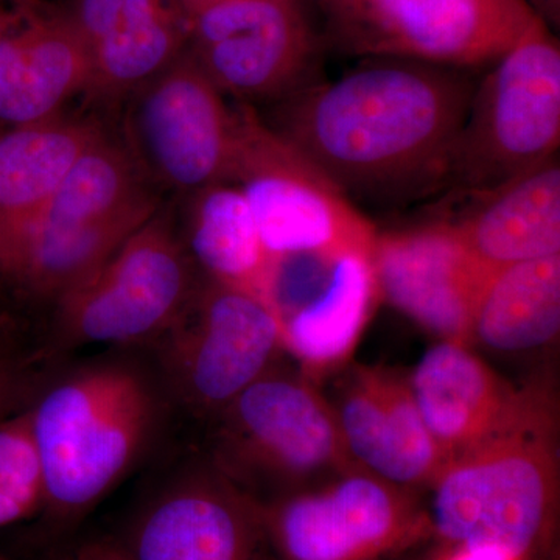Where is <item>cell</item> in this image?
<instances>
[{
  "label": "cell",
  "instance_id": "obj_1",
  "mask_svg": "<svg viewBox=\"0 0 560 560\" xmlns=\"http://www.w3.org/2000/svg\"><path fill=\"white\" fill-rule=\"evenodd\" d=\"M475 86L464 69L368 58L283 98L270 125L350 201L419 200L444 190Z\"/></svg>",
  "mask_w": 560,
  "mask_h": 560
},
{
  "label": "cell",
  "instance_id": "obj_2",
  "mask_svg": "<svg viewBox=\"0 0 560 560\" xmlns=\"http://www.w3.org/2000/svg\"><path fill=\"white\" fill-rule=\"evenodd\" d=\"M430 489L431 530L445 547H493L529 560L558 503L555 399L540 386L522 389L506 418L448 460Z\"/></svg>",
  "mask_w": 560,
  "mask_h": 560
},
{
  "label": "cell",
  "instance_id": "obj_3",
  "mask_svg": "<svg viewBox=\"0 0 560 560\" xmlns=\"http://www.w3.org/2000/svg\"><path fill=\"white\" fill-rule=\"evenodd\" d=\"M43 463L44 511L80 517L125 477L153 430L149 382L127 364H95L51 386L31 410Z\"/></svg>",
  "mask_w": 560,
  "mask_h": 560
},
{
  "label": "cell",
  "instance_id": "obj_4",
  "mask_svg": "<svg viewBox=\"0 0 560 560\" xmlns=\"http://www.w3.org/2000/svg\"><path fill=\"white\" fill-rule=\"evenodd\" d=\"M478 81L444 190L474 198L539 167L560 143V46L539 16Z\"/></svg>",
  "mask_w": 560,
  "mask_h": 560
},
{
  "label": "cell",
  "instance_id": "obj_5",
  "mask_svg": "<svg viewBox=\"0 0 560 560\" xmlns=\"http://www.w3.org/2000/svg\"><path fill=\"white\" fill-rule=\"evenodd\" d=\"M215 418L213 469L253 499L259 490L272 499L359 470L334 407L305 375L275 366Z\"/></svg>",
  "mask_w": 560,
  "mask_h": 560
},
{
  "label": "cell",
  "instance_id": "obj_6",
  "mask_svg": "<svg viewBox=\"0 0 560 560\" xmlns=\"http://www.w3.org/2000/svg\"><path fill=\"white\" fill-rule=\"evenodd\" d=\"M234 106L230 183L248 200L271 259L372 250L378 231L355 202L253 106Z\"/></svg>",
  "mask_w": 560,
  "mask_h": 560
},
{
  "label": "cell",
  "instance_id": "obj_7",
  "mask_svg": "<svg viewBox=\"0 0 560 560\" xmlns=\"http://www.w3.org/2000/svg\"><path fill=\"white\" fill-rule=\"evenodd\" d=\"M257 501L267 560H386L433 537L415 492L361 469Z\"/></svg>",
  "mask_w": 560,
  "mask_h": 560
},
{
  "label": "cell",
  "instance_id": "obj_8",
  "mask_svg": "<svg viewBox=\"0 0 560 560\" xmlns=\"http://www.w3.org/2000/svg\"><path fill=\"white\" fill-rule=\"evenodd\" d=\"M200 278L175 219L162 206L55 304L58 337L73 346L156 340L183 311Z\"/></svg>",
  "mask_w": 560,
  "mask_h": 560
},
{
  "label": "cell",
  "instance_id": "obj_9",
  "mask_svg": "<svg viewBox=\"0 0 560 560\" xmlns=\"http://www.w3.org/2000/svg\"><path fill=\"white\" fill-rule=\"evenodd\" d=\"M348 54L445 68L493 65L537 14L528 0H319Z\"/></svg>",
  "mask_w": 560,
  "mask_h": 560
},
{
  "label": "cell",
  "instance_id": "obj_10",
  "mask_svg": "<svg viewBox=\"0 0 560 560\" xmlns=\"http://www.w3.org/2000/svg\"><path fill=\"white\" fill-rule=\"evenodd\" d=\"M124 140L151 186L184 197L231 179L235 106L189 51L125 101Z\"/></svg>",
  "mask_w": 560,
  "mask_h": 560
},
{
  "label": "cell",
  "instance_id": "obj_11",
  "mask_svg": "<svg viewBox=\"0 0 560 560\" xmlns=\"http://www.w3.org/2000/svg\"><path fill=\"white\" fill-rule=\"evenodd\" d=\"M156 341L179 400L212 416L271 371L283 350L279 320L267 302L206 278Z\"/></svg>",
  "mask_w": 560,
  "mask_h": 560
},
{
  "label": "cell",
  "instance_id": "obj_12",
  "mask_svg": "<svg viewBox=\"0 0 560 560\" xmlns=\"http://www.w3.org/2000/svg\"><path fill=\"white\" fill-rule=\"evenodd\" d=\"M189 16L187 51L224 97L254 108L315 83L319 39L300 0H212Z\"/></svg>",
  "mask_w": 560,
  "mask_h": 560
},
{
  "label": "cell",
  "instance_id": "obj_13",
  "mask_svg": "<svg viewBox=\"0 0 560 560\" xmlns=\"http://www.w3.org/2000/svg\"><path fill=\"white\" fill-rule=\"evenodd\" d=\"M378 300L372 250H350L280 268L270 304L283 349L315 381L349 360Z\"/></svg>",
  "mask_w": 560,
  "mask_h": 560
},
{
  "label": "cell",
  "instance_id": "obj_14",
  "mask_svg": "<svg viewBox=\"0 0 560 560\" xmlns=\"http://www.w3.org/2000/svg\"><path fill=\"white\" fill-rule=\"evenodd\" d=\"M372 267L381 298L438 335L471 346V316L490 272L460 245L447 221L377 232Z\"/></svg>",
  "mask_w": 560,
  "mask_h": 560
},
{
  "label": "cell",
  "instance_id": "obj_15",
  "mask_svg": "<svg viewBox=\"0 0 560 560\" xmlns=\"http://www.w3.org/2000/svg\"><path fill=\"white\" fill-rule=\"evenodd\" d=\"M124 547L132 560H267L259 501L215 469L158 493Z\"/></svg>",
  "mask_w": 560,
  "mask_h": 560
},
{
  "label": "cell",
  "instance_id": "obj_16",
  "mask_svg": "<svg viewBox=\"0 0 560 560\" xmlns=\"http://www.w3.org/2000/svg\"><path fill=\"white\" fill-rule=\"evenodd\" d=\"M334 407L359 469L410 490L431 488L448 459L431 436L410 382L382 366H357Z\"/></svg>",
  "mask_w": 560,
  "mask_h": 560
},
{
  "label": "cell",
  "instance_id": "obj_17",
  "mask_svg": "<svg viewBox=\"0 0 560 560\" xmlns=\"http://www.w3.org/2000/svg\"><path fill=\"white\" fill-rule=\"evenodd\" d=\"M90 84V50L65 10L16 0L0 36V131L65 114Z\"/></svg>",
  "mask_w": 560,
  "mask_h": 560
},
{
  "label": "cell",
  "instance_id": "obj_18",
  "mask_svg": "<svg viewBox=\"0 0 560 560\" xmlns=\"http://www.w3.org/2000/svg\"><path fill=\"white\" fill-rule=\"evenodd\" d=\"M470 201L458 219L445 221L486 270L560 256L558 154Z\"/></svg>",
  "mask_w": 560,
  "mask_h": 560
},
{
  "label": "cell",
  "instance_id": "obj_19",
  "mask_svg": "<svg viewBox=\"0 0 560 560\" xmlns=\"http://www.w3.org/2000/svg\"><path fill=\"white\" fill-rule=\"evenodd\" d=\"M408 382L427 429L448 460L488 436L522 390L508 385L470 346L447 340L427 350Z\"/></svg>",
  "mask_w": 560,
  "mask_h": 560
},
{
  "label": "cell",
  "instance_id": "obj_20",
  "mask_svg": "<svg viewBox=\"0 0 560 560\" xmlns=\"http://www.w3.org/2000/svg\"><path fill=\"white\" fill-rule=\"evenodd\" d=\"M105 130L95 119L60 114L0 131V260L36 223L66 173Z\"/></svg>",
  "mask_w": 560,
  "mask_h": 560
},
{
  "label": "cell",
  "instance_id": "obj_21",
  "mask_svg": "<svg viewBox=\"0 0 560 560\" xmlns=\"http://www.w3.org/2000/svg\"><path fill=\"white\" fill-rule=\"evenodd\" d=\"M180 198L176 230L197 271L265 301L271 257L238 186L223 180Z\"/></svg>",
  "mask_w": 560,
  "mask_h": 560
},
{
  "label": "cell",
  "instance_id": "obj_22",
  "mask_svg": "<svg viewBox=\"0 0 560 560\" xmlns=\"http://www.w3.org/2000/svg\"><path fill=\"white\" fill-rule=\"evenodd\" d=\"M560 330V256L492 271L471 316V345L521 352L550 345Z\"/></svg>",
  "mask_w": 560,
  "mask_h": 560
},
{
  "label": "cell",
  "instance_id": "obj_23",
  "mask_svg": "<svg viewBox=\"0 0 560 560\" xmlns=\"http://www.w3.org/2000/svg\"><path fill=\"white\" fill-rule=\"evenodd\" d=\"M190 16L183 0L121 24L88 47V97L125 102L173 65L189 43Z\"/></svg>",
  "mask_w": 560,
  "mask_h": 560
},
{
  "label": "cell",
  "instance_id": "obj_24",
  "mask_svg": "<svg viewBox=\"0 0 560 560\" xmlns=\"http://www.w3.org/2000/svg\"><path fill=\"white\" fill-rule=\"evenodd\" d=\"M43 463L31 410L0 420V529L43 511Z\"/></svg>",
  "mask_w": 560,
  "mask_h": 560
},
{
  "label": "cell",
  "instance_id": "obj_25",
  "mask_svg": "<svg viewBox=\"0 0 560 560\" xmlns=\"http://www.w3.org/2000/svg\"><path fill=\"white\" fill-rule=\"evenodd\" d=\"M175 2L179 0H70L62 10L90 47L125 22Z\"/></svg>",
  "mask_w": 560,
  "mask_h": 560
},
{
  "label": "cell",
  "instance_id": "obj_26",
  "mask_svg": "<svg viewBox=\"0 0 560 560\" xmlns=\"http://www.w3.org/2000/svg\"><path fill=\"white\" fill-rule=\"evenodd\" d=\"M430 560H523L511 552L493 547H447Z\"/></svg>",
  "mask_w": 560,
  "mask_h": 560
},
{
  "label": "cell",
  "instance_id": "obj_27",
  "mask_svg": "<svg viewBox=\"0 0 560 560\" xmlns=\"http://www.w3.org/2000/svg\"><path fill=\"white\" fill-rule=\"evenodd\" d=\"M75 560H132L124 545L110 540L91 541L77 552Z\"/></svg>",
  "mask_w": 560,
  "mask_h": 560
},
{
  "label": "cell",
  "instance_id": "obj_28",
  "mask_svg": "<svg viewBox=\"0 0 560 560\" xmlns=\"http://www.w3.org/2000/svg\"><path fill=\"white\" fill-rule=\"evenodd\" d=\"M530 9L548 27H558L560 20V0H528Z\"/></svg>",
  "mask_w": 560,
  "mask_h": 560
},
{
  "label": "cell",
  "instance_id": "obj_29",
  "mask_svg": "<svg viewBox=\"0 0 560 560\" xmlns=\"http://www.w3.org/2000/svg\"><path fill=\"white\" fill-rule=\"evenodd\" d=\"M11 393H13V374L5 364L0 363V412L5 408Z\"/></svg>",
  "mask_w": 560,
  "mask_h": 560
},
{
  "label": "cell",
  "instance_id": "obj_30",
  "mask_svg": "<svg viewBox=\"0 0 560 560\" xmlns=\"http://www.w3.org/2000/svg\"><path fill=\"white\" fill-rule=\"evenodd\" d=\"M10 20V10H7L5 7L0 3V36H2L3 31H5L7 24H9Z\"/></svg>",
  "mask_w": 560,
  "mask_h": 560
},
{
  "label": "cell",
  "instance_id": "obj_31",
  "mask_svg": "<svg viewBox=\"0 0 560 560\" xmlns=\"http://www.w3.org/2000/svg\"><path fill=\"white\" fill-rule=\"evenodd\" d=\"M187 11L195 9V7L201 5V3L212 2V0H183Z\"/></svg>",
  "mask_w": 560,
  "mask_h": 560
}]
</instances>
